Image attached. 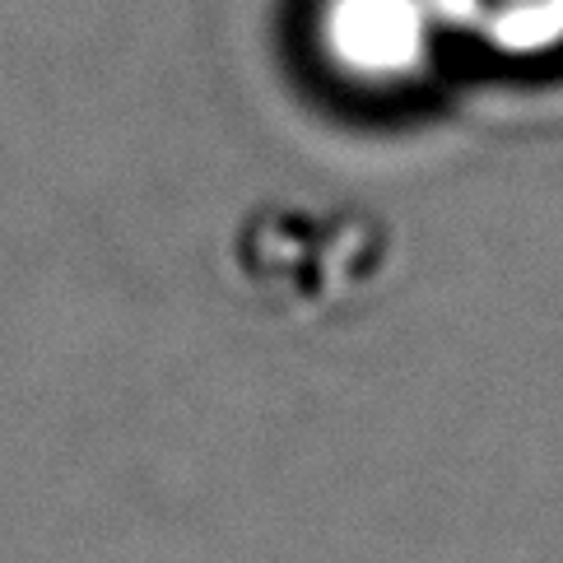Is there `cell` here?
Masks as SVG:
<instances>
[{
    "label": "cell",
    "instance_id": "1",
    "mask_svg": "<svg viewBox=\"0 0 563 563\" xmlns=\"http://www.w3.org/2000/svg\"><path fill=\"white\" fill-rule=\"evenodd\" d=\"M387 247V224L358 206L266 200L238 224L229 261L256 308L289 321H327L377 289Z\"/></svg>",
    "mask_w": 563,
    "mask_h": 563
}]
</instances>
